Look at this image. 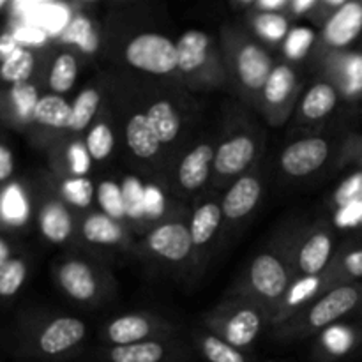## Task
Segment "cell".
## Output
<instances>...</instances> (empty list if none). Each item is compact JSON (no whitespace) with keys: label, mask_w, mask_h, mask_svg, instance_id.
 Wrapping results in <instances>:
<instances>
[{"label":"cell","mask_w":362,"mask_h":362,"mask_svg":"<svg viewBox=\"0 0 362 362\" xmlns=\"http://www.w3.org/2000/svg\"><path fill=\"white\" fill-rule=\"evenodd\" d=\"M223 49L226 69L232 71L243 94L257 105L276 66L271 53L260 41L232 28L223 30Z\"/></svg>","instance_id":"obj_1"},{"label":"cell","mask_w":362,"mask_h":362,"mask_svg":"<svg viewBox=\"0 0 362 362\" xmlns=\"http://www.w3.org/2000/svg\"><path fill=\"white\" fill-rule=\"evenodd\" d=\"M267 324H271V313L247 296L225 300L205 317L207 331L239 350L253 345Z\"/></svg>","instance_id":"obj_2"},{"label":"cell","mask_w":362,"mask_h":362,"mask_svg":"<svg viewBox=\"0 0 362 362\" xmlns=\"http://www.w3.org/2000/svg\"><path fill=\"white\" fill-rule=\"evenodd\" d=\"M362 304V281L346 283L327 290L320 299L315 300L304 313L292 318L286 324L276 329H281L285 336H308L313 332H322L329 325L338 324L345 315L352 313Z\"/></svg>","instance_id":"obj_3"},{"label":"cell","mask_w":362,"mask_h":362,"mask_svg":"<svg viewBox=\"0 0 362 362\" xmlns=\"http://www.w3.org/2000/svg\"><path fill=\"white\" fill-rule=\"evenodd\" d=\"M179 52V74L194 87L202 83H216L225 78V57L211 35L204 30H187L177 39Z\"/></svg>","instance_id":"obj_4"},{"label":"cell","mask_w":362,"mask_h":362,"mask_svg":"<svg viewBox=\"0 0 362 362\" xmlns=\"http://www.w3.org/2000/svg\"><path fill=\"white\" fill-rule=\"evenodd\" d=\"M292 269L285 258L272 251H264L253 258L246 276V296L272 315L278 310L279 303L292 285Z\"/></svg>","instance_id":"obj_5"},{"label":"cell","mask_w":362,"mask_h":362,"mask_svg":"<svg viewBox=\"0 0 362 362\" xmlns=\"http://www.w3.org/2000/svg\"><path fill=\"white\" fill-rule=\"evenodd\" d=\"M124 60L133 69L154 76H168L179 71L177 42L163 34L144 32L127 41Z\"/></svg>","instance_id":"obj_6"},{"label":"cell","mask_w":362,"mask_h":362,"mask_svg":"<svg viewBox=\"0 0 362 362\" xmlns=\"http://www.w3.org/2000/svg\"><path fill=\"white\" fill-rule=\"evenodd\" d=\"M299 92V80L293 67L286 62L276 64L258 98L257 106L272 126L283 124L292 113Z\"/></svg>","instance_id":"obj_7"},{"label":"cell","mask_w":362,"mask_h":362,"mask_svg":"<svg viewBox=\"0 0 362 362\" xmlns=\"http://www.w3.org/2000/svg\"><path fill=\"white\" fill-rule=\"evenodd\" d=\"M258 138L250 131H237L225 138L216 147L214 166H212V182L223 186L230 179H239L247 173V168L258 156Z\"/></svg>","instance_id":"obj_8"},{"label":"cell","mask_w":362,"mask_h":362,"mask_svg":"<svg viewBox=\"0 0 362 362\" xmlns=\"http://www.w3.org/2000/svg\"><path fill=\"white\" fill-rule=\"evenodd\" d=\"M292 278H310L324 274L334 260V233L329 225L311 228L293 250Z\"/></svg>","instance_id":"obj_9"},{"label":"cell","mask_w":362,"mask_h":362,"mask_svg":"<svg viewBox=\"0 0 362 362\" xmlns=\"http://www.w3.org/2000/svg\"><path fill=\"white\" fill-rule=\"evenodd\" d=\"M362 37V0L345 2L322 23L318 49L322 55L346 52Z\"/></svg>","instance_id":"obj_10"},{"label":"cell","mask_w":362,"mask_h":362,"mask_svg":"<svg viewBox=\"0 0 362 362\" xmlns=\"http://www.w3.org/2000/svg\"><path fill=\"white\" fill-rule=\"evenodd\" d=\"M57 283L69 299L81 304L98 303L106 286L101 271L83 258L62 262L57 267Z\"/></svg>","instance_id":"obj_11"},{"label":"cell","mask_w":362,"mask_h":362,"mask_svg":"<svg viewBox=\"0 0 362 362\" xmlns=\"http://www.w3.org/2000/svg\"><path fill=\"white\" fill-rule=\"evenodd\" d=\"M331 158V144L322 136H308L286 145L279 154V170L292 179L318 172Z\"/></svg>","instance_id":"obj_12"},{"label":"cell","mask_w":362,"mask_h":362,"mask_svg":"<svg viewBox=\"0 0 362 362\" xmlns=\"http://www.w3.org/2000/svg\"><path fill=\"white\" fill-rule=\"evenodd\" d=\"M325 80L331 81L339 98L362 101V49H346L322 55Z\"/></svg>","instance_id":"obj_13"},{"label":"cell","mask_w":362,"mask_h":362,"mask_svg":"<svg viewBox=\"0 0 362 362\" xmlns=\"http://www.w3.org/2000/svg\"><path fill=\"white\" fill-rule=\"evenodd\" d=\"M145 244L156 258L168 262V264H182L191 257V251L194 250L189 225L179 221V219L158 223L154 228L148 230Z\"/></svg>","instance_id":"obj_14"},{"label":"cell","mask_w":362,"mask_h":362,"mask_svg":"<svg viewBox=\"0 0 362 362\" xmlns=\"http://www.w3.org/2000/svg\"><path fill=\"white\" fill-rule=\"evenodd\" d=\"M166 331L168 325L158 317L147 313H126L105 325L103 338L110 346H124L156 339Z\"/></svg>","instance_id":"obj_15"},{"label":"cell","mask_w":362,"mask_h":362,"mask_svg":"<svg viewBox=\"0 0 362 362\" xmlns=\"http://www.w3.org/2000/svg\"><path fill=\"white\" fill-rule=\"evenodd\" d=\"M327 290H331V285H329V278L325 272L318 276H310V278L293 279L288 292L285 293L278 310L272 315L271 325L279 327L292 318L299 317L315 300L320 299Z\"/></svg>","instance_id":"obj_16"},{"label":"cell","mask_w":362,"mask_h":362,"mask_svg":"<svg viewBox=\"0 0 362 362\" xmlns=\"http://www.w3.org/2000/svg\"><path fill=\"white\" fill-rule=\"evenodd\" d=\"M87 336V324L74 317H59L45 325L37 336V350L46 357H59L76 349Z\"/></svg>","instance_id":"obj_17"},{"label":"cell","mask_w":362,"mask_h":362,"mask_svg":"<svg viewBox=\"0 0 362 362\" xmlns=\"http://www.w3.org/2000/svg\"><path fill=\"white\" fill-rule=\"evenodd\" d=\"M264 193V184L258 173L247 172L233 180L221 200L223 218L228 223L243 221L257 209Z\"/></svg>","instance_id":"obj_18"},{"label":"cell","mask_w":362,"mask_h":362,"mask_svg":"<svg viewBox=\"0 0 362 362\" xmlns=\"http://www.w3.org/2000/svg\"><path fill=\"white\" fill-rule=\"evenodd\" d=\"M216 145L212 141H202L186 152L177 166V186L184 193H197L209 180H212Z\"/></svg>","instance_id":"obj_19"},{"label":"cell","mask_w":362,"mask_h":362,"mask_svg":"<svg viewBox=\"0 0 362 362\" xmlns=\"http://www.w3.org/2000/svg\"><path fill=\"white\" fill-rule=\"evenodd\" d=\"M362 341V327L338 322L318 332L315 343V357L320 362H334L345 359L357 350Z\"/></svg>","instance_id":"obj_20"},{"label":"cell","mask_w":362,"mask_h":362,"mask_svg":"<svg viewBox=\"0 0 362 362\" xmlns=\"http://www.w3.org/2000/svg\"><path fill=\"white\" fill-rule=\"evenodd\" d=\"M85 243L103 247H119L127 244V232L122 223L99 212H88L80 225Z\"/></svg>","instance_id":"obj_21"},{"label":"cell","mask_w":362,"mask_h":362,"mask_svg":"<svg viewBox=\"0 0 362 362\" xmlns=\"http://www.w3.org/2000/svg\"><path fill=\"white\" fill-rule=\"evenodd\" d=\"M124 131H126L127 148L133 152L134 158L144 159V161H151V159L158 158L163 145L156 131L152 129L145 112L133 113L127 119Z\"/></svg>","instance_id":"obj_22"},{"label":"cell","mask_w":362,"mask_h":362,"mask_svg":"<svg viewBox=\"0 0 362 362\" xmlns=\"http://www.w3.org/2000/svg\"><path fill=\"white\" fill-rule=\"evenodd\" d=\"M39 230L52 244H64L74 232V221L62 198L48 200L39 211Z\"/></svg>","instance_id":"obj_23"},{"label":"cell","mask_w":362,"mask_h":362,"mask_svg":"<svg viewBox=\"0 0 362 362\" xmlns=\"http://www.w3.org/2000/svg\"><path fill=\"white\" fill-rule=\"evenodd\" d=\"M152 129L158 134L161 145L175 144L182 131V117L170 99H156L145 110Z\"/></svg>","instance_id":"obj_24"},{"label":"cell","mask_w":362,"mask_h":362,"mask_svg":"<svg viewBox=\"0 0 362 362\" xmlns=\"http://www.w3.org/2000/svg\"><path fill=\"white\" fill-rule=\"evenodd\" d=\"M223 219H225L223 218V209L221 204H218V202L207 200L202 202L198 207H194L189 223H187L194 250L211 244L218 230L221 228Z\"/></svg>","instance_id":"obj_25"},{"label":"cell","mask_w":362,"mask_h":362,"mask_svg":"<svg viewBox=\"0 0 362 362\" xmlns=\"http://www.w3.org/2000/svg\"><path fill=\"white\" fill-rule=\"evenodd\" d=\"M339 99L341 98L334 85L324 78L304 94L303 101H300V117L304 120H311V122L325 119L334 112Z\"/></svg>","instance_id":"obj_26"},{"label":"cell","mask_w":362,"mask_h":362,"mask_svg":"<svg viewBox=\"0 0 362 362\" xmlns=\"http://www.w3.org/2000/svg\"><path fill=\"white\" fill-rule=\"evenodd\" d=\"M170 357V349L161 339L133 343L124 346H108L105 359L108 362H165Z\"/></svg>","instance_id":"obj_27"},{"label":"cell","mask_w":362,"mask_h":362,"mask_svg":"<svg viewBox=\"0 0 362 362\" xmlns=\"http://www.w3.org/2000/svg\"><path fill=\"white\" fill-rule=\"evenodd\" d=\"M103 94L98 87H87L71 103L69 133L81 134L90 129L101 106Z\"/></svg>","instance_id":"obj_28"},{"label":"cell","mask_w":362,"mask_h":362,"mask_svg":"<svg viewBox=\"0 0 362 362\" xmlns=\"http://www.w3.org/2000/svg\"><path fill=\"white\" fill-rule=\"evenodd\" d=\"M34 120L49 129H67L71 126V105L57 94L41 95L34 112Z\"/></svg>","instance_id":"obj_29"},{"label":"cell","mask_w":362,"mask_h":362,"mask_svg":"<svg viewBox=\"0 0 362 362\" xmlns=\"http://www.w3.org/2000/svg\"><path fill=\"white\" fill-rule=\"evenodd\" d=\"M325 274L331 288L346 283H359L362 279V247L336 255Z\"/></svg>","instance_id":"obj_30"},{"label":"cell","mask_w":362,"mask_h":362,"mask_svg":"<svg viewBox=\"0 0 362 362\" xmlns=\"http://www.w3.org/2000/svg\"><path fill=\"white\" fill-rule=\"evenodd\" d=\"M247 14H250L251 28L262 41L269 42V45L285 42L290 32V18L286 14L257 13V11H251Z\"/></svg>","instance_id":"obj_31"},{"label":"cell","mask_w":362,"mask_h":362,"mask_svg":"<svg viewBox=\"0 0 362 362\" xmlns=\"http://www.w3.org/2000/svg\"><path fill=\"white\" fill-rule=\"evenodd\" d=\"M194 343L198 346V352L207 362H250L243 350L235 349L219 336L212 334L211 331L197 332Z\"/></svg>","instance_id":"obj_32"},{"label":"cell","mask_w":362,"mask_h":362,"mask_svg":"<svg viewBox=\"0 0 362 362\" xmlns=\"http://www.w3.org/2000/svg\"><path fill=\"white\" fill-rule=\"evenodd\" d=\"M78 78V59L71 52H62L55 57L49 67L48 85L53 94L62 95L74 87Z\"/></svg>","instance_id":"obj_33"},{"label":"cell","mask_w":362,"mask_h":362,"mask_svg":"<svg viewBox=\"0 0 362 362\" xmlns=\"http://www.w3.org/2000/svg\"><path fill=\"white\" fill-rule=\"evenodd\" d=\"M120 186L127 221L131 225H145V184L136 175H126Z\"/></svg>","instance_id":"obj_34"},{"label":"cell","mask_w":362,"mask_h":362,"mask_svg":"<svg viewBox=\"0 0 362 362\" xmlns=\"http://www.w3.org/2000/svg\"><path fill=\"white\" fill-rule=\"evenodd\" d=\"M34 53H32L30 49L16 48L7 59L2 60L0 76H2V80L7 81V83H27L32 71H34Z\"/></svg>","instance_id":"obj_35"},{"label":"cell","mask_w":362,"mask_h":362,"mask_svg":"<svg viewBox=\"0 0 362 362\" xmlns=\"http://www.w3.org/2000/svg\"><path fill=\"white\" fill-rule=\"evenodd\" d=\"M85 145L90 154L92 161H105L112 156L115 148V134L113 127L105 119L98 120L90 126V129L85 134Z\"/></svg>","instance_id":"obj_36"},{"label":"cell","mask_w":362,"mask_h":362,"mask_svg":"<svg viewBox=\"0 0 362 362\" xmlns=\"http://www.w3.org/2000/svg\"><path fill=\"white\" fill-rule=\"evenodd\" d=\"M0 212H2V218L13 226H21L27 223L30 207H28V200L21 186L11 184L4 189L2 198H0Z\"/></svg>","instance_id":"obj_37"},{"label":"cell","mask_w":362,"mask_h":362,"mask_svg":"<svg viewBox=\"0 0 362 362\" xmlns=\"http://www.w3.org/2000/svg\"><path fill=\"white\" fill-rule=\"evenodd\" d=\"M95 197H98V205L103 214H106L108 218L115 219L119 223L127 221L126 207H124L122 186L117 180H101L98 189H95Z\"/></svg>","instance_id":"obj_38"},{"label":"cell","mask_w":362,"mask_h":362,"mask_svg":"<svg viewBox=\"0 0 362 362\" xmlns=\"http://www.w3.org/2000/svg\"><path fill=\"white\" fill-rule=\"evenodd\" d=\"M60 197L76 209H88L94 202L95 187L88 177H66L60 184Z\"/></svg>","instance_id":"obj_39"},{"label":"cell","mask_w":362,"mask_h":362,"mask_svg":"<svg viewBox=\"0 0 362 362\" xmlns=\"http://www.w3.org/2000/svg\"><path fill=\"white\" fill-rule=\"evenodd\" d=\"M11 103H13L14 106V112H16V115L20 117L21 120H25V122H28V120L34 119V112H35V106H37L39 99H41V95H39L37 88L34 87L32 83H18V85H13L11 87Z\"/></svg>","instance_id":"obj_40"},{"label":"cell","mask_w":362,"mask_h":362,"mask_svg":"<svg viewBox=\"0 0 362 362\" xmlns=\"http://www.w3.org/2000/svg\"><path fill=\"white\" fill-rule=\"evenodd\" d=\"M64 163H66V170L69 177H87L90 172L92 158L87 151L85 140H73L71 144L66 145L64 148Z\"/></svg>","instance_id":"obj_41"},{"label":"cell","mask_w":362,"mask_h":362,"mask_svg":"<svg viewBox=\"0 0 362 362\" xmlns=\"http://www.w3.org/2000/svg\"><path fill=\"white\" fill-rule=\"evenodd\" d=\"M27 278V264L20 258H11L0 267V297H13L23 286Z\"/></svg>","instance_id":"obj_42"},{"label":"cell","mask_w":362,"mask_h":362,"mask_svg":"<svg viewBox=\"0 0 362 362\" xmlns=\"http://www.w3.org/2000/svg\"><path fill=\"white\" fill-rule=\"evenodd\" d=\"M166 212L165 191L158 184L145 186V225L161 219Z\"/></svg>","instance_id":"obj_43"},{"label":"cell","mask_w":362,"mask_h":362,"mask_svg":"<svg viewBox=\"0 0 362 362\" xmlns=\"http://www.w3.org/2000/svg\"><path fill=\"white\" fill-rule=\"evenodd\" d=\"M313 34L308 28L290 30L285 39V53L288 59H303L313 45Z\"/></svg>","instance_id":"obj_44"},{"label":"cell","mask_w":362,"mask_h":362,"mask_svg":"<svg viewBox=\"0 0 362 362\" xmlns=\"http://www.w3.org/2000/svg\"><path fill=\"white\" fill-rule=\"evenodd\" d=\"M361 193L362 175H356L354 179H350L349 182H345L339 187L338 193H336V204H338V207H345V205L352 204V200H356Z\"/></svg>","instance_id":"obj_45"},{"label":"cell","mask_w":362,"mask_h":362,"mask_svg":"<svg viewBox=\"0 0 362 362\" xmlns=\"http://www.w3.org/2000/svg\"><path fill=\"white\" fill-rule=\"evenodd\" d=\"M322 0H290L288 11H286V16L296 18V16H315L317 9L320 7Z\"/></svg>","instance_id":"obj_46"},{"label":"cell","mask_w":362,"mask_h":362,"mask_svg":"<svg viewBox=\"0 0 362 362\" xmlns=\"http://www.w3.org/2000/svg\"><path fill=\"white\" fill-rule=\"evenodd\" d=\"M341 156L343 163H356L362 168V136H354L346 140Z\"/></svg>","instance_id":"obj_47"},{"label":"cell","mask_w":362,"mask_h":362,"mask_svg":"<svg viewBox=\"0 0 362 362\" xmlns=\"http://www.w3.org/2000/svg\"><path fill=\"white\" fill-rule=\"evenodd\" d=\"M290 0H258V2H253V9L257 13H279L286 14L288 11Z\"/></svg>","instance_id":"obj_48"},{"label":"cell","mask_w":362,"mask_h":362,"mask_svg":"<svg viewBox=\"0 0 362 362\" xmlns=\"http://www.w3.org/2000/svg\"><path fill=\"white\" fill-rule=\"evenodd\" d=\"M13 172H14L13 152L9 151V147L0 144V182L9 180L11 175H13Z\"/></svg>","instance_id":"obj_49"},{"label":"cell","mask_w":362,"mask_h":362,"mask_svg":"<svg viewBox=\"0 0 362 362\" xmlns=\"http://www.w3.org/2000/svg\"><path fill=\"white\" fill-rule=\"evenodd\" d=\"M11 260V247L4 239H0V267Z\"/></svg>","instance_id":"obj_50"},{"label":"cell","mask_w":362,"mask_h":362,"mask_svg":"<svg viewBox=\"0 0 362 362\" xmlns=\"http://www.w3.org/2000/svg\"><path fill=\"white\" fill-rule=\"evenodd\" d=\"M6 6H7L6 0H0V9H4V7H6Z\"/></svg>","instance_id":"obj_51"},{"label":"cell","mask_w":362,"mask_h":362,"mask_svg":"<svg viewBox=\"0 0 362 362\" xmlns=\"http://www.w3.org/2000/svg\"><path fill=\"white\" fill-rule=\"evenodd\" d=\"M269 362H278V361H269Z\"/></svg>","instance_id":"obj_52"}]
</instances>
